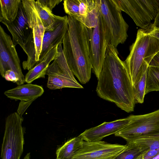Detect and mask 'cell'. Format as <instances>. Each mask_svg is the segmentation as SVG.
Instances as JSON below:
<instances>
[{"label":"cell","mask_w":159,"mask_h":159,"mask_svg":"<svg viewBox=\"0 0 159 159\" xmlns=\"http://www.w3.org/2000/svg\"><path fill=\"white\" fill-rule=\"evenodd\" d=\"M34 4L45 31L53 30L60 24L68 19L67 16H61L54 15L52 11L43 6L38 0H34Z\"/></svg>","instance_id":"cell-19"},{"label":"cell","mask_w":159,"mask_h":159,"mask_svg":"<svg viewBox=\"0 0 159 159\" xmlns=\"http://www.w3.org/2000/svg\"><path fill=\"white\" fill-rule=\"evenodd\" d=\"M46 75L66 76L76 80L67 62L62 43L59 45L56 58L52 63L49 66Z\"/></svg>","instance_id":"cell-18"},{"label":"cell","mask_w":159,"mask_h":159,"mask_svg":"<svg viewBox=\"0 0 159 159\" xmlns=\"http://www.w3.org/2000/svg\"><path fill=\"white\" fill-rule=\"evenodd\" d=\"M159 154V149L148 151L143 155V159H153Z\"/></svg>","instance_id":"cell-30"},{"label":"cell","mask_w":159,"mask_h":159,"mask_svg":"<svg viewBox=\"0 0 159 159\" xmlns=\"http://www.w3.org/2000/svg\"><path fill=\"white\" fill-rule=\"evenodd\" d=\"M3 78L6 80L15 83L18 85H22L19 77L16 73L12 70H8L6 71Z\"/></svg>","instance_id":"cell-27"},{"label":"cell","mask_w":159,"mask_h":159,"mask_svg":"<svg viewBox=\"0 0 159 159\" xmlns=\"http://www.w3.org/2000/svg\"><path fill=\"white\" fill-rule=\"evenodd\" d=\"M21 2L29 26L33 31L35 50V60L37 63L41 51L45 29L35 8L34 0H22Z\"/></svg>","instance_id":"cell-13"},{"label":"cell","mask_w":159,"mask_h":159,"mask_svg":"<svg viewBox=\"0 0 159 159\" xmlns=\"http://www.w3.org/2000/svg\"><path fill=\"white\" fill-rule=\"evenodd\" d=\"M68 29L64 39L63 50L68 66L82 84L91 77L92 66L89 50L88 28L73 17L68 16Z\"/></svg>","instance_id":"cell-2"},{"label":"cell","mask_w":159,"mask_h":159,"mask_svg":"<svg viewBox=\"0 0 159 159\" xmlns=\"http://www.w3.org/2000/svg\"><path fill=\"white\" fill-rule=\"evenodd\" d=\"M22 116L17 112L6 118L2 144L1 159H20L23 152L24 140Z\"/></svg>","instance_id":"cell-6"},{"label":"cell","mask_w":159,"mask_h":159,"mask_svg":"<svg viewBox=\"0 0 159 159\" xmlns=\"http://www.w3.org/2000/svg\"><path fill=\"white\" fill-rule=\"evenodd\" d=\"M125 148L115 159H138L146 152L136 145L127 143Z\"/></svg>","instance_id":"cell-25"},{"label":"cell","mask_w":159,"mask_h":159,"mask_svg":"<svg viewBox=\"0 0 159 159\" xmlns=\"http://www.w3.org/2000/svg\"><path fill=\"white\" fill-rule=\"evenodd\" d=\"M127 143L134 144L145 152L159 149V135L138 137Z\"/></svg>","instance_id":"cell-23"},{"label":"cell","mask_w":159,"mask_h":159,"mask_svg":"<svg viewBox=\"0 0 159 159\" xmlns=\"http://www.w3.org/2000/svg\"><path fill=\"white\" fill-rule=\"evenodd\" d=\"M100 11L109 43L116 48L126 41L129 25L114 0H100Z\"/></svg>","instance_id":"cell-5"},{"label":"cell","mask_w":159,"mask_h":159,"mask_svg":"<svg viewBox=\"0 0 159 159\" xmlns=\"http://www.w3.org/2000/svg\"><path fill=\"white\" fill-rule=\"evenodd\" d=\"M84 140L80 134L67 141L56 151V159H72Z\"/></svg>","instance_id":"cell-20"},{"label":"cell","mask_w":159,"mask_h":159,"mask_svg":"<svg viewBox=\"0 0 159 159\" xmlns=\"http://www.w3.org/2000/svg\"><path fill=\"white\" fill-rule=\"evenodd\" d=\"M47 86L52 90L65 88H84L76 80L67 77L58 75L48 76Z\"/></svg>","instance_id":"cell-22"},{"label":"cell","mask_w":159,"mask_h":159,"mask_svg":"<svg viewBox=\"0 0 159 159\" xmlns=\"http://www.w3.org/2000/svg\"><path fill=\"white\" fill-rule=\"evenodd\" d=\"M11 37L0 26V72L3 78L6 71L11 70L19 77L21 84L25 77L21 69L20 60Z\"/></svg>","instance_id":"cell-11"},{"label":"cell","mask_w":159,"mask_h":159,"mask_svg":"<svg viewBox=\"0 0 159 159\" xmlns=\"http://www.w3.org/2000/svg\"><path fill=\"white\" fill-rule=\"evenodd\" d=\"M151 26L152 27L159 28V10L153 24Z\"/></svg>","instance_id":"cell-33"},{"label":"cell","mask_w":159,"mask_h":159,"mask_svg":"<svg viewBox=\"0 0 159 159\" xmlns=\"http://www.w3.org/2000/svg\"><path fill=\"white\" fill-rule=\"evenodd\" d=\"M20 0H0V21L12 22L16 17Z\"/></svg>","instance_id":"cell-21"},{"label":"cell","mask_w":159,"mask_h":159,"mask_svg":"<svg viewBox=\"0 0 159 159\" xmlns=\"http://www.w3.org/2000/svg\"><path fill=\"white\" fill-rule=\"evenodd\" d=\"M147 70L144 72L139 80L133 86L135 103H142L144 102L145 95Z\"/></svg>","instance_id":"cell-26"},{"label":"cell","mask_w":159,"mask_h":159,"mask_svg":"<svg viewBox=\"0 0 159 159\" xmlns=\"http://www.w3.org/2000/svg\"><path fill=\"white\" fill-rule=\"evenodd\" d=\"M65 12L87 28L96 25L100 12V0H65Z\"/></svg>","instance_id":"cell-10"},{"label":"cell","mask_w":159,"mask_h":159,"mask_svg":"<svg viewBox=\"0 0 159 159\" xmlns=\"http://www.w3.org/2000/svg\"><path fill=\"white\" fill-rule=\"evenodd\" d=\"M59 45H57L51 50L43 59L32 69L29 70L25 76V82L31 84L35 80L44 78L47 69L50 63L56 58Z\"/></svg>","instance_id":"cell-17"},{"label":"cell","mask_w":159,"mask_h":159,"mask_svg":"<svg viewBox=\"0 0 159 159\" xmlns=\"http://www.w3.org/2000/svg\"><path fill=\"white\" fill-rule=\"evenodd\" d=\"M121 10L127 13L136 25L145 29L155 20L159 10V0H114Z\"/></svg>","instance_id":"cell-9"},{"label":"cell","mask_w":159,"mask_h":159,"mask_svg":"<svg viewBox=\"0 0 159 159\" xmlns=\"http://www.w3.org/2000/svg\"><path fill=\"white\" fill-rule=\"evenodd\" d=\"M130 121L115 134L127 143L140 137L159 135V109L147 114L129 116Z\"/></svg>","instance_id":"cell-7"},{"label":"cell","mask_w":159,"mask_h":159,"mask_svg":"<svg viewBox=\"0 0 159 159\" xmlns=\"http://www.w3.org/2000/svg\"><path fill=\"white\" fill-rule=\"evenodd\" d=\"M0 21L11 34L14 45H19L26 54L27 58L22 62L23 68L25 70H30L37 64L35 45L33 31L29 26L21 0L17 16L14 21L9 22L2 20Z\"/></svg>","instance_id":"cell-4"},{"label":"cell","mask_w":159,"mask_h":159,"mask_svg":"<svg viewBox=\"0 0 159 159\" xmlns=\"http://www.w3.org/2000/svg\"><path fill=\"white\" fill-rule=\"evenodd\" d=\"M153 91H159V67L148 66L145 94Z\"/></svg>","instance_id":"cell-24"},{"label":"cell","mask_w":159,"mask_h":159,"mask_svg":"<svg viewBox=\"0 0 159 159\" xmlns=\"http://www.w3.org/2000/svg\"><path fill=\"white\" fill-rule=\"evenodd\" d=\"M96 91L102 98L114 103L127 112L135 105L133 86L126 64L118 56L116 47L109 43Z\"/></svg>","instance_id":"cell-1"},{"label":"cell","mask_w":159,"mask_h":159,"mask_svg":"<svg viewBox=\"0 0 159 159\" xmlns=\"http://www.w3.org/2000/svg\"><path fill=\"white\" fill-rule=\"evenodd\" d=\"M159 51V39L151 35L144 29L138 30L130 53L124 61L133 86L140 79L155 55Z\"/></svg>","instance_id":"cell-3"},{"label":"cell","mask_w":159,"mask_h":159,"mask_svg":"<svg viewBox=\"0 0 159 159\" xmlns=\"http://www.w3.org/2000/svg\"><path fill=\"white\" fill-rule=\"evenodd\" d=\"M33 101H20L17 110V113L22 116L25 111Z\"/></svg>","instance_id":"cell-29"},{"label":"cell","mask_w":159,"mask_h":159,"mask_svg":"<svg viewBox=\"0 0 159 159\" xmlns=\"http://www.w3.org/2000/svg\"><path fill=\"white\" fill-rule=\"evenodd\" d=\"M150 27V29L147 28L144 29L151 35L159 39V28L152 27L151 26Z\"/></svg>","instance_id":"cell-31"},{"label":"cell","mask_w":159,"mask_h":159,"mask_svg":"<svg viewBox=\"0 0 159 159\" xmlns=\"http://www.w3.org/2000/svg\"><path fill=\"white\" fill-rule=\"evenodd\" d=\"M44 90L40 85L31 84L18 85L5 91L4 94L8 98L15 100L30 101H34L41 96Z\"/></svg>","instance_id":"cell-16"},{"label":"cell","mask_w":159,"mask_h":159,"mask_svg":"<svg viewBox=\"0 0 159 159\" xmlns=\"http://www.w3.org/2000/svg\"><path fill=\"white\" fill-rule=\"evenodd\" d=\"M68 19L60 24L53 30L45 32L41 51L37 63L40 62L52 48L62 43L68 30Z\"/></svg>","instance_id":"cell-15"},{"label":"cell","mask_w":159,"mask_h":159,"mask_svg":"<svg viewBox=\"0 0 159 159\" xmlns=\"http://www.w3.org/2000/svg\"><path fill=\"white\" fill-rule=\"evenodd\" d=\"M130 120L129 116L111 122H105L97 126L86 129L80 135L85 141H100L104 137L115 134L122 129Z\"/></svg>","instance_id":"cell-14"},{"label":"cell","mask_w":159,"mask_h":159,"mask_svg":"<svg viewBox=\"0 0 159 159\" xmlns=\"http://www.w3.org/2000/svg\"><path fill=\"white\" fill-rule=\"evenodd\" d=\"M89 33V50L93 72L98 79L109 43L100 11L95 26L88 28Z\"/></svg>","instance_id":"cell-8"},{"label":"cell","mask_w":159,"mask_h":159,"mask_svg":"<svg viewBox=\"0 0 159 159\" xmlns=\"http://www.w3.org/2000/svg\"><path fill=\"white\" fill-rule=\"evenodd\" d=\"M148 66L159 67V51L153 57Z\"/></svg>","instance_id":"cell-32"},{"label":"cell","mask_w":159,"mask_h":159,"mask_svg":"<svg viewBox=\"0 0 159 159\" xmlns=\"http://www.w3.org/2000/svg\"><path fill=\"white\" fill-rule=\"evenodd\" d=\"M44 7L52 12L53 9L61 2L62 0H37Z\"/></svg>","instance_id":"cell-28"},{"label":"cell","mask_w":159,"mask_h":159,"mask_svg":"<svg viewBox=\"0 0 159 159\" xmlns=\"http://www.w3.org/2000/svg\"><path fill=\"white\" fill-rule=\"evenodd\" d=\"M23 159H30V153L29 152L27 153Z\"/></svg>","instance_id":"cell-34"},{"label":"cell","mask_w":159,"mask_h":159,"mask_svg":"<svg viewBox=\"0 0 159 159\" xmlns=\"http://www.w3.org/2000/svg\"><path fill=\"white\" fill-rule=\"evenodd\" d=\"M126 145L111 144L104 141H84L72 159H115Z\"/></svg>","instance_id":"cell-12"}]
</instances>
